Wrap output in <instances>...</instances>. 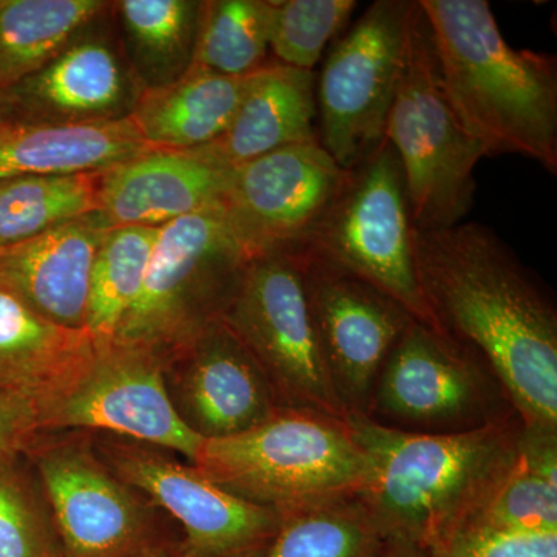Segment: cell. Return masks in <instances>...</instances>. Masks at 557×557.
Listing matches in <instances>:
<instances>
[{
  "mask_svg": "<svg viewBox=\"0 0 557 557\" xmlns=\"http://www.w3.org/2000/svg\"><path fill=\"white\" fill-rule=\"evenodd\" d=\"M421 298L435 330L471 348L523 426L557 432V310L552 296L480 223L412 230Z\"/></svg>",
  "mask_w": 557,
  "mask_h": 557,
  "instance_id": "obj_1",
  "label": "cell"
},
{
  "mask_svg": "<svg viewBox=\"0 0 557 557\" xmlns=\"http://www.w3.org/2000/svg\"><path fill=\"white\" fill-rule=\"evenodd\" d=\"M372 479L358 494L383 539L431 548L467 528L515 468L518 416L460 434H420L366 416L346 418Z\"/></svg>",
  "mask_w": 557,
  "mask_h": 557,
  "instance_id": "obj_2",
  "label": "cell"
},
{
  "mask_svg": "<svg viewBox=\"0 0 557 557\" xmlns=\"http://www.w3.org/2000/svg\"><path fill=\"white\" fill-rule=\"evenodd\" d=\"M450 104L487 157L519 153L557 171V61L515 50L486 0H418Z\"/></svg>",
  "mask_w": 557,
  "mask_h": 557,
  "instance_id": "obj_3",
  "label": "cell"
},
{
  "mask_svg": "<svg viewBox=\"0 0 557 557\" xmlns=\"http://www.w3.org/2000/svg\"><path fill=\"white\" fill-rule=\"evenodd\" d=\"M193 465L234 496L278 512L358 496L372 479L346 420L295 409L239 435L203 440Z\"/></svg>",
  "mask_w": 557,
  "mask_h": 557,
  "instance_id": "obj_4",
  "label": "cell"
},
{
  "mask_svg": "<svg viewBox=\"0 0 557 557\" xmlns=\"http://www.w3.org/2000/svg\"><path fill=\"white\" fill-rule=\"evenodd\" d=\"M384 138L397 152L416 228H446L474 203V170L486 150L450 104L434 40L418 0L410 2L405 49Z\"/></svg>",
  "mask_w": 557,
  "mask_h": 557,
  "instance_id": "obj_5",
  "label": "cell"
},
{
  "mask_svg": "<svg viewBox=\"0 0 557 557\" xmlns=\"http://www.w3.org/2000/svg\"><path fill=\"white\" fill-rule=\"evenodd\" d=\"M251 259L222 207L161 226L145 284L115 338L149 348L168 364L220 321Z\"/></svg>",
  "mask_w": 557,
  "mask_h": 557,
  "instance_id": "obj_6",
  "label": "cell"
},
{
  "mask_svg": "<svg viewBox=\"0 0 557 557\" xmlns=\"http://www.w3.org/2000/svg\"><path fill=\"white\" fill-rule=\"evenodd\" d=\"M412 230L401 163L384 138L372 156L348 171L300 249L369 282L416 321L435 329L418 287Z\"/></svg>",
  "mask_w": 557,
  "mask_h": 557,
  "instance_id": "obj_7",
  "label": "cell"
},
{
  "mask_svg": "<svg viewBox=\"0 0 557 557\" xmlns=\"http://www.w3.org/2000/svg\"><path fill=\"white\" fill-rule=\"evenodd\" d=\"M512 416L504 387L471 348L413 319L388 351L366 417L399 431L460 434Z\"/></svg>",
  "mask_w": 557,
  "mask_h": 557,
  "instance_id": "obj_8",
  "label": "cell"
},
{
  "mask_svg": "<svg viewBox=\"0 0 557 557\" xmlns=\"http://www.w3.org/2000/svg\"><path fill=\"white\" fill-rule=\"evenodd\" d=\"M220 321L258 361L278 408L346 420L319 346L298 251L249 260Z\"/></svg>",
  "mask_w": 557,
  "mask_h": 557,
  "instance_id": "obj_9",
  "label": "cell"
},
{
  "mask_svg": "<svg viewBox=\"0 0 557 557\" xmlns=\"http://www.w3.org/2000/svg\"><path fill=\"white\" fill-rule=\"evenodd\" d=\"M412 0H376L336 40L317 81L319 143L351 171L384 141Z\"/></svg>",
  "mask_w": 557,
  "mask_h": 557,
  "instance_id": "obj_10",
  "label": "cell"
},
{
  "mask_svg": "<svg viewBox=\"0 0 557 557\" xmlns=\"http://www.w3.org/2000/svg\"><path fill=\"white\" fill-rule=\"evenodd\" d=\"M100 429L182 454L193 463L199 435L180 418L166 383V362L149 348L97 341L94 364L78 386L40 418V432Z\"/></svg>",
  "mask_w": 557,
  "mask_h": 557,
  "instance_id": "obj_11",
  "label": "cell"
},
{
  "mask_svg": "<svg viewBox=\"0 0 557 557\" xmlns=\"http://www.w3.org/2000/svg\"><path fill=\"white\" fill-rule=\"evenodd\" d=\"M298 252L330 383L346 418L368 416L380 370L413 318L369 282Z\"/></svg>",
  "mask_w": 557,
  "mask_h": 557,
  "instance_id": "obj_12",
  "label": "cell"
},
{
  "mask_svg": "<svg viewBox=\"0 0 557 557\" xmlns=\"http://www.w3.org/2000/svg\"><path fill=\"white\" fill-rule=\"evenodd\" d=\"M347 174L319 141L288 146L233 170L222 208L252 258L298 251Z\"/></svg>",
  "mask_w": 557,
  "mask_h": 557,
  "instance_id": "obj_13",
  "label": "cell"
},
{
  "mask_svg": "<svg viewBox=\"0 0 557 557\" xmlns=\"http://www.w3.org/2000/svg\"><path fill=\"white\" fill-rule=\"evenodd\" d=\"M38 438L24 456L38 472L60 557H137L149 547L148 511L129 485L86 446Z\"/></svg>",
  "mask_w": 557,
  "mask_h": 557,
  "instance_id": "obj_14",
  "label": "cell"
},
{
  "mask_svg": "<svg viewBox=\"0 0 557 557\" xmlns=\"http://www.w3.org/2000/svg\"><path fill=\"white\" fill-rule=\"evenodd\" d=\"M108 11L42 67L0 94V123L95 124L129 119L141 86Z\"/></svg>",
  "mask_w": 557,
  "mask_h": 557,
  "instance_id": "obj_15",
  "label": "cell"
},
{
  "mask_svg": "<svg viewBox=\"0 0 557 557\" xmlns=\"http://www.w3.org/2000/svg\"><path fill=\"white\" fill-rule=\"evenodd\" d=\"M113 472L182 523L186 557H236L277 530L284 512L249 504L196 467L141 446H115Z\"/></svg>",
  "mask_w": 557,
  "mask_h": 557,
  "instance_id": "obj_16",
  "label": "cell"
},
{
  "mask_svg": "<svg viewBox=\"0 0 557 557\" xmlns=\"http://www.w3.org/2000/svg\"><path fill=\"white\" fill-rule=\"evenodd\" d=\"M166 383L183 423L201 440L239 435L281 409L258 361L222 321L168 362Z\"/></svg>",
  "mask_w": 557,
  "mask_h": 557,
  "instance_id": "obj_17",
  "label": "cell"
},
{
  "mask_svg": "<svg viewBox=\"0 0 557 557\" xmlns=\"http://www.w3.org/2000/svg\"><path fill=\"white\" fill-rule=\"evenodd\" d=\"M231 175L199 149H148L102 172L100 212L112 228H161L222 207Z\"/></svg>",
  "mask_w": 557,
  "mask_h": 557,
  "instance_id": "obj_18",
  "label": "cell"
},
{
  "mask_svg": "<svg viewBox=\"0 0 557 557\" xmlns=\"http://www.w3.org/2000/svg\"><path fill=\"white\" fill-rule=\"evenodd\" d=\"M110 228L95 212L0 248V284L44 318L86 330L91 269Z\"/></svg>",
  "mask_w": 557,
  "mask_h": 557,
  "instance_id": "obj_19",
  "label": "cell"
},
{
  "mask_svg": "<svg viewBox=\"0 0 557 557\" xmlns=\"http://www.w3.org/2000/svg\"><path fill=\"white\" fill-rule=\"evenodd\" d=\"M95 354L87 330L44 318L0 284V391L28 399L42 418L78 386Z\"/></svg>",
  "mask_w": 557,
  "mask_h": 557,
  "instance_id": "obj_20",
  "label": "cell"
},
{
  "mask_svg": "<svg viewBox=\"0 0 557 557\" xmlns=\"http://www.w3.org/2000/svg\"><path fill=\"white\" fill-rule=\"evenodd\" d=\"M317 113L314 73L269 62L252 76L225 134L199 150L236 170L274 150L319 141Z\"/></svg>",
  "mask_w": 557,
  "mask_h": 557,
  "instance_id": "obj_21",
  "label": "cell"
},
{
  "mask_svg": "<svg viewBox=\"0 0 557 557\" xmlns=\"http://www.w3.org/2000/svg\"><path fill=\"white\" fill-rule=\"evenodd\" d=\"M148 149L132 116L95 124L0 123V178L106 171Z\"/></svg>",
  "mask_w": 557,
  "mask_h": 557,
  "instance_id": "obj_22",
  "label": "cell"
},
{
  "mask_svg": "<svg viewBox=\"0 0 557 557\" xmlns=\"http://www.w3.org/2000/svg\"><path fill=\"white\" fill-rule=\"evenodd\" d=\"M252 76L189 70L170 86L143 90L132 120L149 149L205 148L228 129Z\"/></svg>",
  "mask_w": 557,
  "mask_h": 557,
  "instance_id": "obj_23",
  "label": "cell"
},
{
  "mask_svg": "<svg viewBox=\"0 0 557 557\" xmlns=\"http://www.w3.org/2000/svg\"><path fill=\"white\" fill-rule=\"evenodd\" d=\"M200 0H119L113 27L143 90L170 86L193 67Z\"/></svg>",
  "mask_w": 557,
  "mask_h": 557,
  "instance_id": "obj_24",
  "label": "cell"
},
{
  "mask_svg": "<svg viewBox=\"0 0 557 557\" xmlns=\"http://www.w3.org/2000/svg\"><path fill=\"white\" fill-rule=\"evenodd\" d=\"M109 7L104 0H0V94L47 64Z\"/></svg>",
  "mask_w": 557,
  "mask_h": 557,
  "instance_id": "obj_25",
  "label": "cell"
},
{
  "mask_svg": "<svg viewBox=\"0 0 557 557\" xmlns=\"http://www.w3.org/2000/svg\"><path fill=\"white\" fill-rule=\"evenodd\" d=\"M463 530L557 533V432L522 428L515 468Z\"/></svg>",
  "mask_w": 557,
  "mask_h": 557,
  "instance_id": "obj_26",
  "label": "cell"
},
{
  "mask_svg": "<svg viewBox=\"0 0 557 557\" xmlns=\"http://www.w3.org/2000/svg\"><path fill=\"white\" fill-rule=\"evenodd\" d=\"M384 539L358 496L284 512L277 530L236 557H373Z\"/></svg>",
  "mask_w": 557,
  "mask_h": 557,
  "instance_id": "obj_27",
  "label": "cell"
},
{
  "mask_svg": "<svg viewBox=\"0 0 557 557\" xmlns=\"http://www.w3.org/2000/svg\"><path fill=\"white\" fill-rule=\"evenodd\" d=\"M102 172L0 178V248L100 212Z\"/></svg>",
  "mask_w": 557,
  "mask_h": 557,
  "instance_id": "obj_28",
  "label": "cell"
},
{
  "mask_svg": "<svg viewBox=\"0 0 557 557\" xmlns=\"http://www.w3.org/2000/svg\"><path fill=\"white\" fill-rule=\"evenodd\" d=\"M273 0H203L193 67L214 75H255L269 64Z\"/></svg>",
  "mask_w": 557,
  "mask_h": 557,
  "instance_id": "obj_29",
  "label": "cell"
},
{
  "mask_svg": "<svg viewBox=\"0 0 557 557\" xmlns=\"http://www.w3.org/2000/svg\"><path fill=\"white\" fill-rule=\"evenodd\" d=\"M160 228H110L91 269L86 330L97 341L115 338L137 300Z\"/></svg>",
  "mask_w": 557,
  "mask_h": 557,
  "instance_id": "obj_30",
  "label": "cell"
},
{
  "mask_svg": "<svg viewBox=\"0 0 557 557\" xmlns=\"http://www.w3.org/2000/svg\"><path fill=\"white\" fill-rule=\"evenodd\" d=\"M22 456L0 458V557H60L46 498Z\"/></svg>",
  "mask_w": 557,
  "mask_h": 557,
  "instance_id": "obj_31",
  "label": "cell"
},
{
  "mask_svg": "<svg viewBox=\"0 0 557 557\" xmlns=\"http://www.w3.org/2000/svg\"><path fill=\"white\" fill-rule=\"evenodd\" d=\"M357 5L355 0H273L270 50L276 62L313 72Z\"/></svg>",
  "mask_w": 557,
  "mask_h": 557,
  "instance_id": "obj_32",
  "label": "cell"
},
{
  "mask_svg": "<svg viewBox=\"0 0 557 557\" xmlns=\"http://www.w3.org/2000/svg\"><path fill=\"white\" fill-rule=\"evenodd\" d=\"M429 549L434 557H557V533L460 530Z\"/></svg>",
  "mask_w": 557,
  "mask_h": 557,
  "instance_id": "obj_33",
  "label": "cell"
},
{
  "mask_svg": "<svg viewBox=\"0 0 557 557\" xmlns=\"http://www.w3.org/2000/svg\"><path fill=\"white\" fill-rule=\"evenodd\" d=\"M39 435V409L28 399L0 391V458L21 456Z\"/></svg>",
  "mask_w": 557,
  "mask_h": 557,
  "instance_id": "obj_34",
  "label": "cell"
},
{
  "mask_svg": "<svg viewBox=\"0 0 557 557\" xmlns=\"http://www.w3.org/2000/svg\"><path fill=\"white\" fill-rule=\"evenodd\" d=\"M373 557H434L431 549L406 539H384Z\"/></svg>",
  "mask_w": 557,
  "mask_h": 557,
  "instance_id": "obj_35",
  "label": "cell"
},
{
  "mask_svg": "<svg viewBox=\"0 0 557 557\" xmlns=\"http://www.w3.org/2000/svg\"><path fill=\"white\" fill-rule=\"evenodd\" d=\"M137 557H186L183 553L182 547L178 548H166V547H153L152 544L148 548L143 549Z\"/></svg>",
  "mask_w": 557,
  "mask_h": 557,
  "instance_id": "obj_36",
  "label": "cell"
}]
</instances>
